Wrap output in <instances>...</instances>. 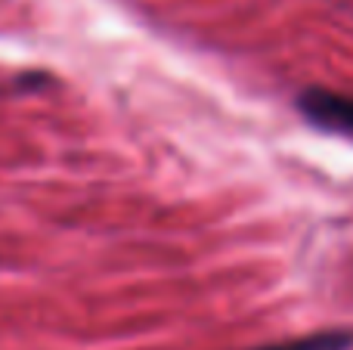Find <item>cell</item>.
Masks as SVG:
<instances>
[{
	"mask_svg": "<svg viewBox=\"0 0 353 350\" xmlns=\"http://www.w3.org/2000/svg\"><path fill=\"white\" fill-rule=\"evenodd\" d=\"M298 103L310 121L323 124L329 130L353 134V96H344V93L335 90H307L301 93Z\"/></svg>",
	"mask_w": 353,
	"mask_h": 350,
	"instance_id": "6da1fadb",
	"label": "cell"
},
{
	"mask_svg": "<svg viewBox=\"0 0 353 350\" xmlns=\"http://www.w3.org/2000/svg\"><path fill=\"white\" fill-rule=\"evenodd\" d=\"M350 347H353L350 329H332V332L304 335V338H292V341H282V344H267L257 350H350Z\"/></svg>",
	"mask_w": 353,
	"mask_h": 350,
	"instance_id": "7a4b0ae2",
	"label": "cell"
}]
</instances>
